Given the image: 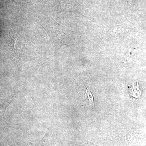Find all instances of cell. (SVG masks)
Instances as JSON below:
<instances>
[{
	"label": "cell",
	"mask_w": 146,
	"mask_h": 146,
	"mask_svg": "<svg viewBox=\"0 0 146 146\" xmlns=\"http://www.w3.org/2000/svg\"><path fill=\"white\" fill-rule=\"evenodd\" d=\"M127 1L129 4H131V0H127Z\"/></svg>",
	"instance_id": "obj_4"
},
{
	"label": "cell",
	"mask_w": 146,
	"mask_h": 146,
	"mask_svg": "<svg viewBox=\"0 0 146 146\" xmlns=\"http://www.w3.org/2000/svg\"><path fill=\"white\" fill-rule=\"evenodd\" d=\"M10 98L0 99V115H3L7 108L11 102Z\"/></svg>",
	"instance_id": "obj_1"
},
{
	"label": "cell",
	"mask_w": 146,
	"mask_h": 146,
	"mask_svg": "<svg viewBox=\"0 0 146 146\" xmlns=\"http://www.w3.org/2000/svg\"><path fill=\"white\" fill-rule=\"evenodd\" d=\"M15 146L13 145H10V146Z\"/></svg>",
	"instance_id": "obj_5"
},
{
	"label": "cell",
	"mask_w": 146,
	"mask_h": 146,
	"mask_svg": "<svg viewBox=\"0 0 146 146\" xmlns=\"http://www.w3.org/2000/svg\"><path fill=\"white\" fill-rule=\"evenodd\" d=\"M16 39V36H11L9 37L8 40V45L11 51L13 53L15 52V49H14V44Z\"/></svg>",
	"instance_id": "obj_3"
},
{
	"label": "cell",
	"mask_w": 146,
	"mask_h": 146,
	"mask_svg": "<svg viewBox=\"0 0 146 146\" xmlns=\"http://www.w3.org/2000/svg\"><path fill=\"white\" fill-rule=\"evenodd\" d=\"M85 96L87 97L88 100V101L89 104L91 106H92L93 107L94 106V97H93V95L91 94L90 91L88 89L87 87H86V93H85Z\"/></svg>",
	"instance_id": "obj_2"
}]
</instances>
